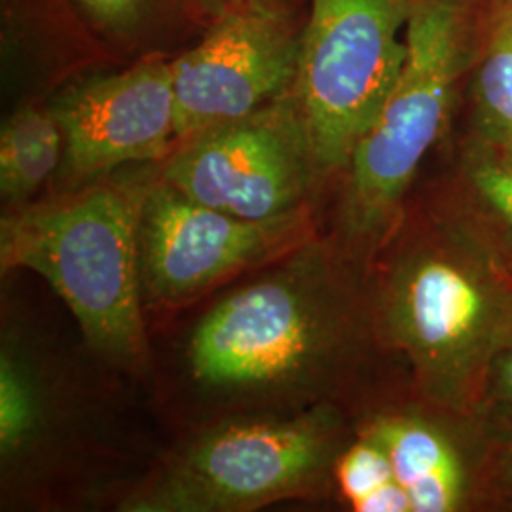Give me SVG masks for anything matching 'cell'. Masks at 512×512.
Returning <instances> with one entry per match:
<instances>
[{
  "instance_id": "cell-7",
  "label": "cell",
  "mask_w": 512,
  "mask_h": 512,
  "mask_svg": "<svg viewBox=\"0 0 512 512\" xmlns=\"http://www.w3.org/2000/svg\"><path fill=\"white\" fill-rule=\"evenodd\" d=\"M321 175L294 93L177 143L162 179L184 196L239 219L272 220L300 209Z\"/></svg>"
},
{
  "instance_id": "cell-17",
  "label": "cell",
  "mask_w": 512,
  "mask_h": 512,
  "mask_svg": "<svg viewBox=\"0 0 512 512\" xmlns=\"http://www.w3.org/2000/svg\"><path fill=\"white\" fill-rule=\"evenodd\" d=\"M95 27L114 35L128 33L152 4V0H74Z\"/></svg>"
},
{
  "instance_id": "cell-12",
  "label": "cell",
  "mask_w": 512,
  "mask_h": 512,
  "mask_svg": "<svg viewBox=\"0 0 512 512\" xmlns=\"http://www.w3.org/2000/svg\"><path fill=\"white\" fill-rule=\"evenodd\" d=\"M63 131L50 109L23 105L0 131V196L10 209L29 205L63 162Z\"/></svg>"
},
{
  "instance_id": "cell-1",
  "label": "cell",
  "mask_w": 512,
  "mask_h": 512,
  "mask_svg": "<svg viewBox=\"0 0 512 512\" xmlns=\"http://www.w3.org/2000/svg\"><path fill=\"white\" fill-rule=\"evenodd\" d=\"M374 321L385 344L410 361L429 403L476 414L512 329L507 258L469 215H439L389 260Z\"/></svg>"
},
{
  "instance_id": "cell-8",
  "label": "cell",
  "mask_w": 512,
  "mask_h": 512,
  "mask_svg": "<svg viewBox=\"0 0 512 512\" xmlns=\"http://www.w3.org/2000/svg\"><path fill=\"white\" fill-rule=\"evenodd\" d=\"M310 215L247 220L150 183L139 226L145 304L177 306L234 275L277 262L310 241Z\"/></svg>"
},
{
  "instance_id": "cell-19",
  "label": "cell",
  "mask_w": 512,
  "mask_h": 512,
  "mask_svg": "<svg viewBox=\"0 0 512 512\" xmlns=\"http://www.w3.org/2000/svg\"><path fill=\"white\" fill-rule=\"evenodd\" d=\"M501 480H503L505 490L512 495V442L501 459Z\"/></svg>"
},
{
  "instance_id": "cell-13",
  "label": "cell",
  "mask_w": 512,
  "mask_h": 512,
  "mask_svg": "<svg viewBox=\"0 0 512 512\" xmlns=\"http://www.w3.org/2000/svg\"><path fill=\"white\" fill-rule=\"evenodd\" d=\"M332 475L353 511L412 512L410 497L397 480L384 448L363 433L340 452Z\"/></svg>"
},
{
  "instance_id": "cell-6",
  "label": "cell",
  "mask_w": 512,
  "mask_h": 512,
  "mask_svg": "<svg viewBox=\"0 0 512 512\" xmlns=\"http://www.w3.org/2000/svg\"><path fill=\"white\" fill-rule=\"evenodd\" d=\"M414 0H311L294 97L321 173L348 167L406 59Z\"/></svg>"
},
{
  "instance_id": "cell-5",
  "label": "cell",
  "mask_w": 512,
  "mask_h": 512,
  "mask_svg": "<svg viewBox=\"0 0 512 512\" xmlns=\"http://www.w3.org/2000/svg\"><path fill=\"white\" fill-rule=\"evenodd\" d=\"M342 452V423L327 406L289 418H238L203 431L145 488L129 512H247L311 495Z\"/></svg>"
},
{
  "instance_id": "cell-21",
  "label": "cell",
  "mask_w": 512,
  "mask_h": 512,
  "mask_svg": "<svg viewBox=\"0 0 512 512\" xmlns=\"http://www.w3.org/2000/svg\"><path fill=\"white\" fill-rule=\"evenodd\" d=\"M511 14H512V12H511Z\"/></svg>"
},
{
  "instance_id": "cell-10",
  "label": "cell",
  "mask_w": 512,
  "mask_h": 512,
  "mask_svg": "<svg viewBox=\"0 0 512 512\" xmlns=\"http://www.w3.org/2000/svg\"><path fill=\"white\" fill-rule=\"evenodd\" d=\"M50 110L63 131V167L73 179L167 160L177 145L173 63L162 57L74 82Z\"/></svg>"
},
{
  "instance_id": "cell-18",
  "label": "cell",
  "mask_w": 512,
  "mask_h": 512,
  "mask_svg": "<svg viewBox=\"0 0 512 512\" xmlns=\"http://www.w3.org/2000/svg\"><path fill=\"white\" fill-rule=\"evenodd\" d=\"M482 408L512 420V329L495 353Z\"/></svg>"
},
{
  "instance_id": "cell-20",
  "label": "cell",
  "mask_w": 512,
  "mask_h": 512,
  "mask_svg": "<svg viewBox=\"0 0 512 512\" xmlns=\"http://www.w3.org/2000/svg\"><path fill=\"white\" fill-rule=\"evenodd\" d=\"M232 2L234 0H200L203 10H207L211 14H217V16H219L220 12H224Z\"/></svg>"
},
{
  "instance_id": "cell-3",
  "label": "cell",
  "mask_w": 512,
  "mask_h": 512,
  "mask_svg": "<svg viewBox=\"0 0 512 512\" xmlns=\"http://www.w3.org/2000/svg\"><path fill=\"white\" fill-rule=\"evenodd\" d=\"M150 181H114L10 209L0 224L2 270L42 277L90 348L133 368L147 357L139 226Z\"/></svg>"
},
{
  "instance_id": "cell-9",
  "label": "cell",
  "mask_w": 512,
  "mask_h": 512,
  "mask_svg": "<svg viewBox=\"0 0 512 512\" xmlns=\"http://www.w3.org/2000/svg\"><path fill=\"white\" fill-rule=\"evenodd\" d=\"M300 48L302 33L270 0H234L198 46L171 61L177 143L293 92Z\"/></svg>"
},
{
  "instance_id": "cell-4",
  "label": "cell",
  "mask_w": 512,
  "mask_h": 512,
  "mask_svg": "<svg viewBox=\"0 0 512 512\" xmlns=\"http://www.w3.org/2000/svg\"><path fill=\"white\" fill-rule=\"evenodd\" d=\"M463 0H414L406 59L376 122L353 150L340 234L376 255L401 224L403 202L446 124L463 65Z\"/></svg>"
},
{
  "instance_id": "cell-14",
  "label": "cell",
  "mask_w": 512,
  "mask_h": 512,
  "mask_svg": "<svg viewBox=\"0 0 512 512\" xmlns=\"http://www.w3.org/2000/svg\"><path fill=\"white\" fill-rule=\"evenodd\" d=\"M44 425V399L35 374L12 349L0 355V454H23Z\"/></svg>"
},
{
  "instance_id": "cell-11",
  "label": "cell",
  "mask_w": 512,
  "mask_h": 512,
  "mask_svg": "<svg viewBox=\"0 0 512 512\" xmlns=\"http://www.w3.org/2000/svg\"><path fill=\"white\" fill-rule=\"evenodd\" d=\"M361 433L376 440L393 465L397 480L410 497L412 512H454L463 509L469 475L463 456L450 437L418 414H382Z\"/></svg>"
},
{
  "instance_id": "cell-16",
  "label": "cell",
  "mask_w": 512,
  "mask_h": 512,
  "mask_svg": "<svg viewBox=\"0 0 512 512\" xmlns=\"http://www.w3.org/2000/svg\"><path fill=\"white\" fill-rule=\"evenodd\" d=\"M475 213L469 217L497 245L505 241L512 253V160L476 158L467 169Z\"/></svg>"
},
{
  "instance_id": "cell-15",
  "label": "cell",
  "mask_w": 512,
  "mask_h": 512,
  "mask_svg": "<svg viewBox=\"0 0 512 512\" xmlns=\"http://www.w3.org/2000/svg\"><path fill=\"white\" fill-rule=\"evenodd\" d=\"M482 133L512 156V14L495 33L475 80Z\"/></svg>"
},
{
  "instance_id": "cell-2",
  "label": "cell",
  "mask_w": 512,
  "mask_h": 512,
  "mask_svg": "<svg viewBox=\"0 0 512 512\" xmlns=\"http://www.w3.org/2000/svg\"><path fill=\"white\" fill-rule=\"evenodd\" d=\"M359 334V306L342 266L310 239L207 311L190 334L186 359L207 393L285 401L327 389Z\"/></svg>"
}]
</instances>
